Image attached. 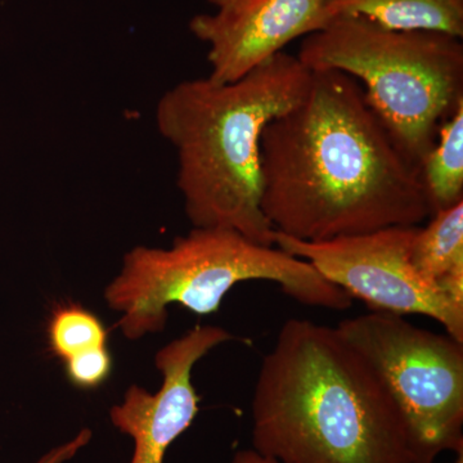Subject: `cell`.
I'll return each mask as SVG.
<instances>
[{
	"label": "cell",
	"mask_w": 463,
	"mask_h": 463,
	"mask_svg": "<svg viewBox=\"0 0 463 463\" xmlns=\"http://www.w3.org/2000/svg\"><path fill=\"white\" fill-rule=\"evenodd\" d=\"M261 210L274 232L319 242L431 216L420 170L337 70L312 71L306 97L264 128Z\"/></svg>",
	"instance_id": "6da1fadb"
},
{
	"label": "cell",
	"mask_w": 463,
	"mask_h": 463,
	"mask_svg": "<svg viewBox=\"0 0 463 463\" xmlns=\"http://www.w3.org/2000/svg\"><path fill=\"white\" fill-rule=\"evenodd\" d=\"M252 446L279 463H413L401 410L337 328L283 323L251 402Z\"/></svg>",
	"instance_id": "7a4b0ae2"
},
{
	"label": "cell",
	"mask_w": 463,
	"mask_h": 463,
	"mask_svg": "<svg viewBox=\"0 0 463 463\" xmlns=\"http://www.w3.org/2000/svg\"><path fill=\"white\" fill-rule=\"evenodd\" d=\"M312 71L281 52L240 80L181 81L157 103L156 125L178 157L176 185L194 228L239 232L274 246L261 210L264 128L306 97Z\"/></svg>",
	"instance_id": "3957f363"
},
{
	"label": "cell",
	"mask_w": 463,
	"mask_h": 463,
	"mask_svg": "<svg viewBox=\"0 0 463 463\" xmlns=\"http://www.w3.org/2000/svg\"><path fill=\"white\" fill-rule=\"evenodd\" d=\"M269 281L304 306L349 309L353 298L323 279L307 261L239 232L192 228L169 249L137 246L124 257L120 273L105 289V300L120 313L127 339L139 340L165 328L167 307L179 304L194 315L218 312L237 283Z\"/></svg>",
	"instance_id": "277c9868"
},
{
	"label": "cell",
	"mask_w": 463,
	"mask_h": 463,
	"mask_svg": "<svg viewBox=\"0 0 463 463\" xmlns=\"http://www.w3.org/2000/svg\"><path fill=\"white\" fill-rule=\"evenodd\" d=\"M298 58L309 71L337 70L361 81L368 106L419 170L439 127L463 103V44L447 33L340 16L306 36Z\"/></svg>",
	"instance_id": "5b68a950"
},
{
	"label": "cell",
	"mask_w": 463,
	"mask_h": 463,
	"mask_svg": "<svg viewBox=\"0 0 463 463\" xmlns=\"http://www.w3.org/2000/svg\"><path fill=\"white\" fill-rule=\"evenodd\" d=\"M336 328L380 374L403 414L413 463L463 452V343L389 313L353 317Z\"/></svg>",
	"instance_id": "8992f818"
},
{
	"label": "cell",
	"mask_w": 463,
	"mask_h": 463,
	"mask_svg": "<svg viewBox=\"0 0 463 463\" xmlns=\"http://www.w3.org/2000/svg\"><path fill=\"white\" fill-rule=\"evenodd\" d=\"M420 225H394L368 233L309 242L274 232V245L303 259L371 312L430 317L463 343V307L450 303L411 261Z\"/></svg>",
	"instance_id": "52a82bcc"
},
{
	"label": "cell",
	"mask_w": 463,
	"mask_h": 463,
	"mask_svg": "<svg viewBox=\"0 0 463 463\" xmlns=\"http://www.w3.org/2000/svg\"><path fill=\"white\" fill-rule=\"evenodd\" d=\"M214 14L192 18L191 33L209 45V79L240 80L295 39L322 29L325 0H207Z\"/></svg>",
	"instance_id": "ba28073f"
},
{
	"label": "cell",
	"mask_w": 463,
	"mask_h": 463,
	"mask_svg": "<svg viewBox=\"0 0 463 463\" xmlns=\"http://www.w3.org/2000/svg\"><path fill=\"white\" fill-rule=\"evenodd\" d=\"M231 339L224 328L196 326L158 350L155 364L163 374L158 392L132 385L125 392L123 402L111 408L109 416L115 428L134 440L130 463H164L169 447L199 413L200 397L192 383L194 364Z\"/></svg>",
	"instance_id": "9c48e42d"
},
{
	"label": "cell",
	"mask_w": 463,
	"mask_h": 463,
	"mask_svg": "<svg viewBox=\"0 0 463 463\" xmlns=\"http://www.w3.org/2000/svg\"><path fill=\"white\" fill-rule=\"evenodd\" d=\"M340 16L367 18L395 32L463 36V0H325L323 26Z\"/></svg>",
	"instance_id": "30bf717a"
},
{
	"label": "cell",
	"mask_w": 463,
	"mask_h": 463,
	"mask_svg": "<svg viewBox=\"0 0 463 463\" xmlns=\"http://www.w3.org/2000/svg\"><path fill=\"white\" fill-rule=\"evenodd\" d=\"M420 176L431 215L463 201V103L440 124L437 142L423 158Z\"/></svg>",
	"instance_id": "8fae6325"
},
{
	"label": "cell",
	"mask_w": 463,
	"mask_h": 463,
	"mask_svg": "<svg viewBox=\"0 0 463 463\" xmlns=\"http://www.w3.org/2000/svg\"><path fill=\"white\" fill-rule=\"evenodd\" d=\"M411 261L420 276L434 285L463 267V201L435 213L425 228L419 227Z\"/></svg>",
	"instance_id": "7c38bea8"
},
{
	"label": "cell",
	"mask_w": 463,
	"mask_h": 463,
	"mask_svg": "<svg viewBox=\"0 0 463 463\" xmlns=\"http://www.w3.org/2000/svg\"><path fill=\"white\" fill-rule=\"evenodd\" d=\"M47 336L52 354L62 362L109 343V330L99 317L75 303L63 304L52 312Z\"/></svg>",
	"instance_id": "4fadbf2b"
},
{
	"label": "cell",
	"mask_w": 463,
	"mask_h": 463,
	"mask_svg": "<svg viewBox=\"0 0 463 463\" xmlns=\"http://www.w3.org/2000/svg\"><path fill=\"white\" fill-rule=\"evenodd\" d=\"M63 364L67 380L78 389L99 388L112 373V356L108 346L79 353Z\"/></svg>",
	"instance_id": "5bb4252c"
},
{
	"label": "cell",
	"mask_w": 463,
	"mask_h": 463,
	"mask_svg": "<svg viewBox=\"0 0 463 463\" xmlns=\"http://www.w3.org/2000/svg\"><path fill=\"white\" fill-rule=\"evenodd\" d=\"M91 430L83 429L74 439L62 444V446L54 448L47 455L43 456L36 463H65L74 458L79 450L83 449L91 440Z\"/></svg>",
	"instance_id": "9a60e30c"
},
{
	"label": "cell",
	"mask_w": 463,
	"mask_h": 463,
	"mask_svg": "<svg viewBox=\"0 0 463 463\" xmlns=\"http://www.w3.org/2000/svg\"><path fill=\"white\" fill-rule=\"evenodd\" d=\"M232 463H279L270 457L260 455L255 449L241 450L233 457Z\"/></svg>",
	"instance_id": "2e32d148"
},
{
	"label": "cell",
	"mask_w": 463,
	"mask_h": 463,
	"mask_svg": "<svg viewBox=\"0 0 463 463\" xmlns=\"http://www.w3.org/2000/svg\"><path fill=\"white\" fill-rule=\"evenodd\" d=\"M453 463H463V452L457 453L455 462Z\"/></svg>",
	"instance_id": "e0dca14e"
}]
</instances>
